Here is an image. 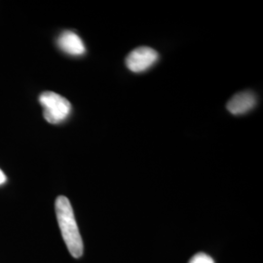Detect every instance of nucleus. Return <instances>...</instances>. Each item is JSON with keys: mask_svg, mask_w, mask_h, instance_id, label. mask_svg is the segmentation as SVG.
I'll list each match as a JSON object with an SVG mask.
<instances>
[{"mask_svg": "<svg viewBox=\"0 0 263 263\" xmlns=\"http://www.w3.org/2000/svg\"><path fill=\"white\" fill-rule=\"evenodd\" d=\"M55 207L57 219L66 247L73 257L79 258L83 254V241L76 223L71 204L67 198L59 196Z\"/></svg>", "mask_w": 263, "mask_h": 263, "instance_id": "nucleus-1", "label": "nucleus"}, {"mask_svg": "<svg viewBox=\"0 0 263 263\" xmlns=\"http://www.w3.org/2000/svg\"><path fill=\"white\" fill-rule=\"evenodd\" d=\"M39 103L43 107V116L47 122L59 124L64 122L71 112V104L61 95L54 92H44L39 97Z\"/></svg>", "mask_w": 263, "mask_h": 263, "instance_id": "nucleus-2", "label": "nucleus"}, {"mask_svg": "<svg viewBox=\"0 0 263 263\" xmlns=\"http://www.w3.org/2000/svg\"><path fill=\"white\" fill-rule=\"evenodd\" d=\"M158 53L152 48H137L127 57L126 66L132 72L140 73L149 69L158 61Z\"/></svg>", "mask_w": 263, "mask_h": 263, "instance_id": "nucleus-3", "label": "nucleus"}, {"mask_svg": "<svg viewBox=\"0 0 263 263\" xmlns=\"http://www.w3.org/2000/svg\"><path fill=\"white\" fill-rule=\"evenodd\" d=\"M57 44L59 48L70 56H82L86 52L84 42L77 35L76 32L66 30L57 40Z\"/></svg>", "mask_w": 263, "mask_h": 263, "instance_id": "nucleus-4", "label": "nucleus"}, {"mask_svg": "<svg viewBox=\"0 0 263 263\" xmlns=\"http://www.w3.org/2000/svg\"><path fill=\"white\" fill-rule=\"evenodd\" d=\"M256 104V97L253 92L246 91L236 94L227 104L228 111L233 115H242L251 111Z\"/></svg>", "mask_w": 263, "mask_h": 263, "instance_id": "nucleus-5", "label": "nucleus"}, {"mask_svg": "<svg viewBox=\"0 0 263 263\" xmlns=\"http://www.w3.org/2000/svg\"><path fill=\"white\" fill-rule=\"evenodd\" d=\"M189 263H215V260L209 254L199 253L189 260Z\"/></svg>", "mask_w": 263, "mask_h": 263, "instance_id": "nucleus-6", "label": "nucleus"}, {"mask_svg": "<svg viewBox=\"0 0 263 263\" xmlns=\"http://www.w3.org/2000/svg\"><path fill=\"white\" fill-rule=\"evenodd\" d=\"M6 180H7V178H6V176H5V174L3 173V171L0 169V185L1 184H3V183H5L6 182Z\"/></svg>", "mask_w": 263, "mask_h": 263, "instance_id": "nucleus-7", "label": "nucleus"}]
</instances>
